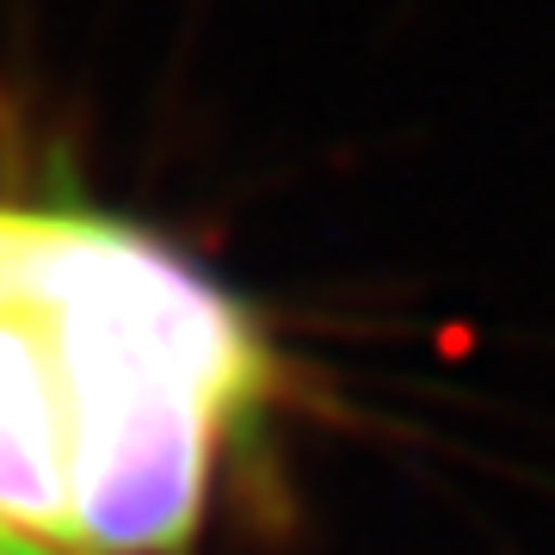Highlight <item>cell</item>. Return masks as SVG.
Returning <instances> with one entry per match:
<instances>
[{
    "label": "cell",
    "mask_w": 555,
    "mask_h": 555,
    "mask_svg": "<svg viewBox=\"0 0 555 555\" xmlns=\"http://www.w3.org/2000/svg\"><path fill=\"white\" fill-rule=\"evenodd\" d=\"M13 284L56 339L75 550H179L266 396L254 321L160 241L75 210H13Z\"/></svg>",
    "instance_id": "6da1fadb"
},
{
    "label": "cell",
    "mask_w": 555,
    "mask_h": 555,
    "mask_svg": "<svg viewBox=\"0 0 555 555\" xmlns=\"http://www.w3.org/2000/svg\"><path fill=\"white\" fill-rule=\"evenodd\" d=\"M0 531L43 555H80L68 506V396L56 339L20 284L0 297Z\"/></svg>",
    "instance_id": "7a4b0ae2"
},
{
    "label": "cell",
    "mask_w": 555,
    "mask_h": 555,
    "mask_svg": "<svg viewBox=\"0 0 555 555\" xmlns=\"http://www.w3.org/2000/svg\"><path fill=\"white\" fill-rule=\"evenodd\" d=\"M13 291V210H0V297Z\"/></svg>",
    "instance_id": "3957f363"
},
{
    "label": "cell",
    "mask_w": 555,
    "mask_h": 555,
    "mask_svg": "<svg viewBox=\"0 0 555 555\" xmlns=\"http://www.w3.org/2000/svg\"><path fill=\"white\" fill-rule=\"evenodd\" d=\"M0 555H43V550H31V543H20L13 531H0Z\"/></svg>",
    "instance_id": "277c9868"
}]
</instances>
